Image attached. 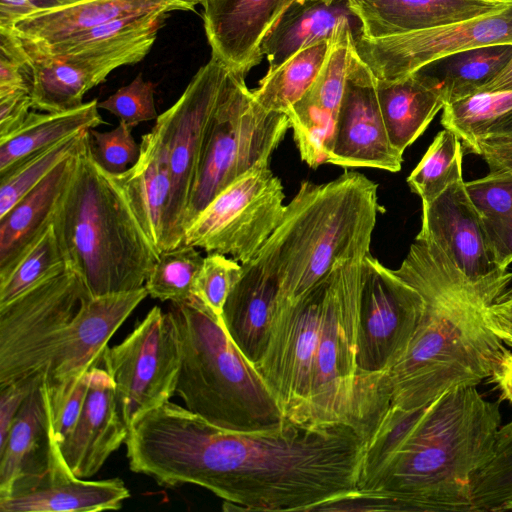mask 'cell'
<instances>
[{
    "instance_id": "obj_11",
    "label": "cell",
    "mask_w": 512,
    "mask_h": 512,
    "mask_svg": "<svg viewBox=\"0 0 512 512\" xmlns=\"http://www.w3.org/2000/svg\"><path fill=\"white\" fill-rule=\"evenodd\" d=\"M181 366L173 314L154 306L119 344L104 351L102 367L115 384L120 414L129 428L176 394Z\"/></svg>"
},
{
    "instance_id": "obj_25",
    "label": "cell",
    "mask_w": 512,
    "mask_h": 512,
    "mask_svg": "<svg viewBox=\"0 0 512 512\" xmlns=\"http://www.w3.org/2000/svg\"><path fill=\"white\" fill-rule=\"evenodd\" d=\"M115 176L157 252L166 251L172 179L165 122L161 115L152 129L142 135L136 163Z\"/></svg>"
},
{
    "instance_id": "obj_46",
    "label": "cell",
    "mask_w": 512,
    "mask_h": 512,
    "mask_svg": "<svg viewBox=\"0 0 512 512\" xmlns=\"http://www.w3.org/2000/svg\"><path fill=\"white\" fill-rule=\"evenodd\" d=\"M43 372L41 370L0 386V446L5 443L16 414Z\"/></svg>"
},
{
    "instance_id": "obj_6",
    "label": "cell",
    "mask_w": 512,
    "mask_h": 512,
    "mask_svg": "<svg viewBox=\"0 0 512 512\" xmlns=\"http://www.w3.org/2000/svg\"><path fill=\"white\" fill-rule=\"evenodd\" d=\"M170 311L181 347L176 394L189 411L237 432L274 430L289 421L229 338L220 317L194 296L171 302Z\"/></svg>"
},
{
    "instance_id": "obj_34",
    "label": "cell",
    "mask_w": 512,
    "mask_h": 512,
    "mask_svg": "<svg viewBox=\"0 0 512 512\" xmlns=\"http://www.w3.org/2000/svg\"><path fill=\"white\" fill-rule=\"evenodd\" d=\"M478 213L494 263L507 269L512 263V171H489L465 182Z\"/></svg>"
},
{
    "instance_id": "obj_44",
    "label": "cell",
    "mask_w": 512,
    "mask_h": 512,
    "mask_svg": "<svg viewBox=\"0 0 512 512\" xmlns=\"http://www.w3.org/2000/svg\"><path fill=\"white\" fill-rule=\"evenodd\" d=\"M154 91V84L144 80L140 73L130 84L98 102V107L110 112L121 122L135 127L140 122L157 119Z\"/></svg>"
},
{
    "instance_id": "obj_31",
    "label": "cell",
    "mask_w": 512,
    "mask_h": 512,
    "mask_svg": "<svg viewBox=\"0 0 512 512\" xmlns=\"http://www.w3.org/2000/svg\"><path fill=\"white\" fill-rule=\"evenodd\" d=\"M376 81L378 102L389 139L403 154L443 109V90L433 77L422 71L396 80Z\"/></svg>"
},
{
    "instance_id": "obj_10",
    "label": "cell",
    "mask_w": 512,
    "mask_h": 512,
    "mask_svg": "<svg viewBox=\"0 0 512 512\" xmlns=\"http://www.w3.org/2000/svg\"><path fill=\"white\" fill-rule=\"evenodd\" d=\"M280 179L259 164L221 191L189 225L188 246L251 261L278 226L285 206Z\"/></svg>"
},
{
    "instance_id": "obj_48",
    "label": "cell",
    "mask_w": 512,
    "mask_h": 512,
    "mask_svg": "<svg viewBox=\"0 0 512 512\" xmlns=\"http://www.w3.org/2000/svg\"><path fill=\"white\" fill-rule=\"evenodd\" d=\"M77 1L79 0H0V28L8 29L22 18Z\"/></svg>"
},
{
    "instance_id": "obj_54",
    "label": "cell",
    "mask_w": 512,
    "mask_h": 512,
    "mask_svg": "<svg viewBox=\"0 0 512 512\" xmlns=\"http://www.w3.org/2000/svg\"><path fill=\"white\" fill-rule=\"evenodd\" d=\"M506 510H512V500H511V501H508V502H506V503H504V504L500 507V509H499V511H506Z\"/></svg>"
},
{
    "instance_id": "obj_36",
    "label": "cell",
    "mask_w": 512,
    "mask_h": 512,
    "mask_svg": "<svg viewBox=\"0 0 512 512\" xmlns=\"http://www.w3.org/2000/svg\"><path fill=\"white\" fill-rule=\"evenodd\" d=\"M510 109L512 91L477 92L445 104L441 123L457 136L465 153L479 155V141L488 127Z\"/></svg>"
},
{
    "instance_id": "obj_39",
    "label": "cell",
    "mask_w": 512,
    "mask_h": 512,
    "mask_svg": "<svg viewBox=\"0 0 512 512\" xmlns=\"http://www.w3.org/2000/svg\"><path fill=\"white\" fill-rule=\"evenodd\" d=\"M203 260L196 247L186 244L160 253L144 285L148 295L171 302L190 299Z\"/></svg>"
},
{
    "instance_id": "obj_29",
    "label": "cell",
    "mask_w": 512,
    "mask_h": 512,
    "mask_svg": "<svg viewBox=\"0 0 512 512\" xmlns=\"http://www.w3.org/2000/svg\"><path fill=\"white\" fill-rule=\"evenodd\" d=\"M58 446L51 430L44 370L0 446V496L9 491L16 479L47 471Z\"/></svg>"
},
{
    "instance_id": "obj_4",
    "label": "cell",
    "mask_w": 512,
    "mask_h": 512,
    "mask_svg": "<svg viewBox=\"0 0 512 512\" xmlns=\"http://www.w3.org/2000/svg\"><path fill=\"white\" fill-rule=\"evenodd\" d=\"M52 226L92 297L143 287L159 257L116 176L95 160L89 130Z\"/></svg>"
},
{
    "instance_id": "obj_19",
    "label": "cell",
    "mask_w": 512,
    "mask_h": 512,
    "mask_svg": "<svg viewBox=\"0 0 512 512\" xmlns=\"http://www.w3.org/2000/svg\"><path fill=\"white\" fill-rule=\"evenodd\" d=\"M130 497L119 478L84 480L67 466L59 446L47 471L16 479L0 496L1 512H89L117 510Z\"/></svg>"
},
{
    "instance_id": "obj_35",
    "label": "cell",
    "mask_w": 512,
    "mask_h": 512,
    "mask_svg": "<svg viewBox=\"0 0 512 512\" xmlns=\"http://www.w3.org/2000/svg\"><path fill=\"white\" fill-rule=\"evenodd\" d=\"M332 42L325 40L306 47L267 71L258 87L251 91L253 99L266 111L286 115L318 77Z\"/></svg>"
},
{
    "instance_id": "obj_2",
    "label": "cell",
    "mask_w": 512,
    "mask_h": 512,
    "mask_svg": "<svg viewBox=\"0 0 512 512\" xmlns=\"http://www.w3.org/2000/svg\"><path fill=\"white\" fill-rule=\"evenodd\" d=\"M394 271L420 292L425 309L397 363L358 380L376 420L387 409H418L450 389L477 386L510 352L484 320L485 309L508 290L507 269L470 280L434 243L415 240Z\"/></svg>"
},
{
    "instance_id": "obj_7",
    "label": "cell",
    "mask_w": 512,
    "mask_h": 512,
    "mask_svg": "<svg viewBox=\"0 0 512 512\" xmlns=\"http://www.w3.org/2000/svg\"><path fill=\"white\" fill-rule=\"evenodd\" d=\"M290 128L283 113L263 109L245 75L231 71L210 119L185 218V232L225 188L270 157Z\"/></svg>"
},
{
    "instance_id": "obj_3",
    "label": "cell",
    "mask_w": 512,
    "mask_h": 512,
    "mask_svg": "<svg viewBox=\"0 0 512 512\" xmlns=\"http://www.w3.org/2000/svg\"><path fill=\"white\" fill-rule=\"evenodd\" d=\"M501 422L500 402L476 386L450 389L361 469L358 490L389 500L394 511L475 512L472 480L491 459Z\"/></svg>"
},
{
    "instance_id": "obj_53",
    "label": "cell",
    "mask_w": 512,
    "mask_h": 512,
    "mask_svg": "<svg viewBox=\"0 0 512 512\" xmlns=\"http://www.w3.org/2000/svg\"><path fill=\"white\" fill-rule=\"evenodd\" d=\"M512 91V57L502 71L479 92Z\"/></svg>"
},
{
    "instance_id": "obj_27",
    "label": "cell",
    "mask_w": 512,
    "mask_h": 512,
    "mask_svg": "<svg viewBox=\"0 0 512 512\" xmlns=\"http://www.w3.org/2000/svg\"><path fill=\"white\" fill-rule=\"evenodd\" d=\"M361 36V23L346 0H298L279 18L261 45L272 71L300 50L347 35Z\"/></svg>"
},
{
    "instance_id": "obj_30",
    "label": "cell",
    "mask_w": 512,
    "mask_h": 512,
    "mask_svg": "<svg viewBox=\"0 0 512 512\" xmlns=\"http://www.w3.org/2000/svg\"><path fill=\"white\" fill-rule=\"evenodd\" d=\"M77 152L62 160L0 218V279L9 274L52 225L57 204L72 175Z\"/></svg>"
},
{
    "instance_id": "obj_51",
    "label": "cell",
    "mask_w": 512,
    "mask_h": 512,
    "mask_svg": "<svg viewBox=\"0 0 512 512\" xmlns=\"http://www.w3.org/2000/svg\"><path fill=\"white\" fill-rule=\"evenodd\" d=\"M490 379L499 390L501 400L512 405V352L503 358Z\"/></svg>"
},
{
    "instance_id": "obj_9",
    "label": "cell",
    "mask_w": 512,
    "mask_h": 512,
    "mask_svg": "<svg viewBox=\"0 0 512 512\" xmlns=\"http://www.w3.org/2000/svg\"><path fill=\"white\" fill-rule=\"evenodd\" d=\"M90 297L67 267L0 305V386L45 370L63 331Z\"/></svg>"
},
{
    "instance_id": "obj_20",
    "label": "cell",
    "mask_w": 512,
    "mask_h": 512,
    "mask_svg": "<svg viewBox=\"0 0 512 512\" xmlns=\"http://www.w3.org/2000/svg\"><path fill=\"white\" fill-rule=\"evenodd\" d=\"M421 220L415 240L434 243L470 280L506 270L492 259L463 179L453 182L430 203L422 204Z\"/></svg>"
},
{
    "instance_id": "obj_40",
    "label": "cell",
    "mask_w": 512,
    "mask_h": 512,
    "mask_svg": "<svg viewBox=\"0 0 512 512\" xmlns=\"http://www.w3.org/2000/svg\"><path fill=\"white\" fill-rule=\"evenodd\" d=\"M68 266L53 226L23 255L7 276L0 279V305H4Z\"/></svg>"
},
{
    "instance_id": "obj_49",
    "label": "cell",
    "mask_w": 512,
    "mask_h": 512,
    "mask_svg": "<svg viewBox=\"0 0 512 512\" xmlns=\"http://www.w3.org/2000/svg\"><path fill=\"white\" fill-rule=\"evenodd\" d=\"M484 320L504 343L512 346V289L485 309Z\"/></svg>"
},
{
    "instance_id": "obj_15",
    "label": "cell",
    "mask_w": 512,
    "mask_h": 512,
    "mask_svg": "<svg viewBox=\"0 0 512 512\" xmlns=\"http://www.w3.org/2000/svg\"><path fill=\"white\" fill-rule=\"evenodd\" d=\"M512 44V2L476 18L382 38L360 36L355 49L377 80L418 72L443 57L482 46Z\"/></svg>"
},
{
    "instance_id": "obj_18",
    "label": "cell",
    "mask_w": 512,
    "mask_h": 512,
    "mask_svg": "<svg viewBox=\"0 0 512 512\" xmlns=\"http://www.w3.org/2000/svg\"><path fill=\"white\" fill-rule=\"evenodd\" d=\"M147 296L143 286L133 291L90 297L63 331L45 368L47 390L69 388L84 373L102 365L108 341Z\"/></svg>"
},
{
    "instance_id": "obj_8",
    "label": "cell",
    "mask_w": 512,
    "mask_h": 512,
    "mask_svg": "<svg viewBox=\"0 0 512 512\" xmlns=\"http://www.w3.org/2000/svg\"><path fill=\"white\" fill-rule=\"evenodd\" d=\"M362 269L363 259L347 260L326 275L308 411L312 427L352 422Z\"/></svg>"
},
{
    "instance_id": "obj_33",
    "label": "cell",
    "mask_w": 512,
    "mask_h": 512,
    "mask_svg": "<svg viewBox=\"0 0 512 512\" xmlns=\"http://www.w3.org/2000/svg\"><path fill=\"white\" fill-rule=\"evenodd\" d=\"M511 57L512 44L482 46L443 57L419 71L441 85L447 104L479 92Z\"/></svg>"
},
{
    "instance_id": "obj_42",
    "label": "cell",
    "mask_w": 512,
    "mask_h": 512,
    "mask_svg": "<svg viewBox=\"0 0 512 512\" xmlns=\"http://www.w3.org/2000/svg\"><path fill=\"white\" fill-rule=\"evenodd\" d=\"M242 266L220 253H208L193 286V296L221 317L226 299L239 279Z\"/></svg>"
},
{
    "instance_id": "obj_28",
    "label": "cell",
    "mask_w": 512,
    "mask_h": 512,
    "mask_svg": "<svg viewBox=\"0 0 512 512\" xmlns=\"http://www.w3.org/2000/svg\"><path fill=\"white\" fill-rule=\"evenodd\" d=\"M232 287L221 314L229 338L252 365L263 355L279 297L277 280L251 260Z\"/></svg>"
},
{
    "instance_id": "obj_24",
    "label": "cell",
    "mask_w": 512,
    "mask_h": 512,
    "mask_svg": "<svg viewBox=\"0 0 512 512\" xmlns=\"http://www.w3.org/2000/svg\"><path fill=\"white\" fill-rule=\"evenodd\" d=\"M128 436L117 403L115 384L101 366L91 369L79 418L59 446L69 469L79 478L95 475Z\"/></svg>"
},
{
    "instance_id": "obj_50",
    "label": "cell",
    "mask_w": 512,
    "mask_h": 512,
    "mask_svg": "<svg viewBox=\"0 0 512 512\" xmlns=\"http://www.w3.org/2000/svg\"><path fill=\"white\" fill-rule=\"evenodd\" d=\"M481 146L512 148V109L492 122L479 141Z\"/></svg>"
},
{
    "instance_id": "obj_41",
    "label": "cell",
    "mask_w": 512,
    "mask_h": 512,
    "mask_svg": "<svg viewBox=\"0 0 512 512\" xmlns=\"http://www.w3.org/2000/svg\"><path fill=\"white\" fill-rule=\"evenodd\" d=\"M475 512L499 511L512 500V421L500 427L491 459L472 480Z\"/></svg>"
},
{
    "instance_id": "obj_43",
    "label": "cell",
    "mask_w": 512,
    "mask_h": 512,
    "mask_svg": "<svg viewBox=\"0 0 512 512\" xmlns=\"http://www.w3.org/2000/svg\"><path fill=\"white\" fill-rule=\"evenodd\" d=\"M134 127L121 122L110 131L90 129L92 154L98 164L112 175L124 173L136 163L140 144L132 136Z\"/></svg>"
},
{
    "instance_id": "obj_38",
    "label": "cell",
    "mask_w": 512,
    "mask_h": 512,
    "mask_svg": "<svg viewBox=\"0 0 512 512\" xmlns=\"http://www.w3.org/2000/svg\"><path fill=\"white\" fill-rule=\"evenodd\" d=\"M464 150L460 140L450 130L440 131L407 178L411 191L422 204L437 198L453 182L463 179Z\"/></svg>"
},
{
    "instance_id": "obj_32",
    "label": "cell",
    "mask_w": 512,
    "mask_h": 512,
    "mask_svg": "<svg viewBox=\"0 0 512 512\" xmlns=\"http://www.w3.org/2000/svg\"><path fill=\"white\" fill-rule=\"evenodd\" d=\"M98 100L57 113L31 111L12 134L0 139V173L28 155L84 130L95 129L104 121Z\"/></svg>"
},
{
    "instance_id": "obj_21",
    "label": "cell",
    "mask_w": 512,
    "mask_h": 512,
    "mask_svg": "<svg viewBox=\"0 0 512 512\" xmlns=\"http://www.w3.org/2000/svg\"><path fill=\"white\" fill-rule=\"evenodd\" d=\"M356 38L332 42L318 77L286 114L301 159L311 168L327 163Z\"/></svg>"
},
{
    "instance_id": "obj_12",
    "label": "cell",
    "mask_w": 512,
    "mask_h": 512,
    "mask_svg": "<svg viewBox=\"0 0 512 512\" xmlns=\"http://www.w3.org/2000/svg\"><path fill=\"white\" fill-rule=\"evenodd\" d=\"M326 276L294 301H277L266 349L254 368L284 417L308 425Z\"/></svg>"
},
{
    "instance_id": "obj_45",
    "label": "cell",
    "mask_w": 512,
    "mask_h": 512,
    "mask_svg": "<svg viewBox=\"0 0 512 512\" xmlns=\"http://www.w3.org/2000/svg\"><path fill=\"white\" fill-rule=\"evenodd\" d=\"M90 376L91 370L84 373L72 387L56 393L50 394L46 388L52 435L59 446L71 433L79 418Z\"/></svg>"
},
{
    "instance_id": "obj_37",
    "label": "cell",
    "mask_w": 512,
    "mask_h": 512,
    "mask_svg": "<svg viewBox=\"0 0 512 512\" xmlns=\"http://www.w3.org/2000/svg\"><path fill=\"white\" fill-rule=\"evenodd\" d=\"M88 130L40 149L0 173V218L62 160L79 150Z\"/></svg>"
},
{
    "instance_id": "obj_47",
    "label": "cell",
    "mask_w": 512,
    "mask_h": 512,
    "mask_svg": "<svg viewBox=\"0 0 512 512\" xmlns=\"http://www.w3.org/2000/svg\"><path fill=\"white\" fill-rule=\"evenodd\" d=\"M33 109L29 92L18 91L0 95V139L16 131Z\"/></svg>"
},
{
    "instance_id": "obj_52",
    "label": "cell",
    "mask_w": 512,
    "mask_h": 512,
    "mask_svg": "<svg viewBox=\"0 0 512 512\" xmlns=\"http://www.w3.org/2000/svg\"><path fill=\"white\" fill-rule=\"evenodd\" d=\"M479 155L489 171H512V148L481 146Z\"/></svg>"
},
{
    "instance_id": "obj_23",
    "label": "cell",
    "mask_w": 512,
    "mask_h": 512,
    "mask_svg": "<svg viewBox=\"0 0 512 512\" xmlns=\"http://www.w3.org/2000/svg\"><path fill=\"white\" fill-rule=\"evenodd\" d=\"M199 4L201 0H79L32 14L3 30L12 33L27 53H33L117 19L195 11Z\"/></svg>"
},
{
    "instance_id": "obj_1",
    "label": "cell",
    "mask_w": 512,
    "mask_h": 512,
    "mask_svg": "<svg viewBox=\"0 0 512 512\" xmlns=\"http://www.w3.org/2000/svg\"><path fill=\"white\" fill-rule=\"evenodd\" d=\"M125 445L133 472L201 486L225 511L310 512L359 491L366 441L348 424L225 430L168 401L133 423Z\"/></svg>"
},
{
    "instance_id": "obj_14",
    "label": "cell",
    "mask_w": 512,
    "mask_h": 512,
    "mask_svg": "<svg viewBox=\"0 0 512 512\" xmlns=\"http://www.w3.org/2000/svg\"><path fill=\"white\" fill-rule=\"evenodd\" d=\"M214 55L193 76L179 99L160 114L165 122L172 179L166 251L183 244L185 218L210 119L231 74Z\"/></svg>"
},
{
    "instance_id": "obj_16",
    "label": "cell",
    "mask_w": 512,
    "mask_h": 512,
    "mask_svg": "<svg viewBox=\"0 0 512 512\" xmlns=\"http://www.w3.org/2000/svg\"><path fill=\"white\" fill-rule=\"evenodd\" d=\"M403 154L391 143L373 72L353 48L327 163L398 172Z\"/></svg>"
},
{
    "instance_id": "obj_5",
    "label": "cell",
    "mask_w": 512,
    "mask_h": 512,
    "mask_svg": "<svg viewBox=\"0 0 512 512\" xmlns=\"http://www.w3.org/2000/svg\"><path fill=\"white\" fill-rule=\"evenodd\" d=\"M378 185L357 172L323 184L301 183L252 259L278 282V301H294L338 263L363 259L379 210Z\"/></svg>"
},
{
    "instance_id": "obj_22",
    "label": "cell",
    "mask_w": 512,
    "mask_h": 512,
    "mask_svg": "<svg viewBox=\"0 0 512 512\" xmlns=\"http://www.w3.org/2000/svg\"><path fill=\"white\" fill-rule=\"evenodd\" d=\"M296 1L201 0L211 55L245 75L262 60L263 40Z\"/></svg>"
},
{
    "instance_id": "obj_26",
    "label": "cell",
    "mask_w": 512,
    "mask_h": 512,
    "mask_svg": "<svg viewBox=\"0 0 512 512\" xmlns=\"http://www.w3.org/2000/svg\"><path fill=\"white\" fill-rule=\"evenodd\" d=\"M361 36L382 38L498 12L512 0H346Z\"/></svg>"
},
{
    "instance_id": "obj_17",
    "label": "cell",
    "mask_w": 512,
    "mask_h": 512,
    "mask_svg": "<svg viewBox=\"0 0 512 512\" xmlns=\"http://www.w3.org/2000/svg\"><path fill=\"white\" fill-rule=\"evenodd\" d=\"M150 50L146 38H129L60 55L28 56L33 109L57 113L80 107L84 95L113 70L140 62Z\"/></svg>"
},
{
    "instance_id": "obj_13",
    "label": "cell",
    "mask_w": 512,
    "mask_h": 512,
    "mask_svg": "<svg viewBox=\"0 0 512 512\" xmlns=\"http://www.w3.org/2000/svg\"><path fill=\"white\" fill-rule=\"evenodd\" d=\"M425 309L420 292L372 254L363 258L357 376H382L405 354Z\"/></svg>"
}]
</instances>
